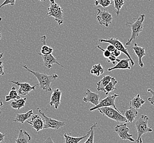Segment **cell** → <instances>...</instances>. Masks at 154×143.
Returning a JSON list of instances; mask_svg holds the SVG:
<instances>
[{
	"instance_id": "obj_1",
	"label": "cell",
	"mask_w": 154,
	"mask_h": 143,
	"mask_svg": "<svg viewBox=\"0 0 154 143\" xmlns=\"http://www.w3.org/2000/svg\"><path fill=\"white\" fill-rule=\"evenodd\" d=\"M145 17V14H140L138 18H134L126 23L125 25L131 28L132 30L131 37L126 43L127 46H130L133 41L138 37L140 33L143 31L144 28L143 22Z\"/></svg>"
},
{
	"instance_id": "obj_2",
	"label": "cell",
	"mask_w": 154,
	"mask_h": 143,
	"mask_svg": "<svg viewBox=\"0 0 154 143\" xmlns=\"http://www.w3.org/2000/svg\"><path fill=\"white\" fill-rule=\"evenodd\" d=\"M23 67L28 71L31 73L34 76L37 78L38 81V85L41 89L46 91H52V89L51 87V84L53 81L57 80L58 78V75L57 74H53L51 75H47L45 73H41L40 72L32 71L28 68L26 65H23Z\"/></svg>"
},
{
	"instance_id": "obj_3",
	"label": "cell",
	"mask_w": 154,
	"mask_h": 143,
	"mask_svg": "<svg viewBox=\"0 0 154 143\" xmlns=\"http://www.w3.org/2000/svg\"><path fill=\"white\" fill-rule=\"evenodd\" d=\"M49 7L47 8L48 12L47 16L52 17L59 25L64 22V14L62 7L56 3L54 0H49Z\"/></svg>"
},
{
	"instance_id": "obj_4",
	"label": "cell",
	"mask_w": 154,
	"mask_h": 143,
	"mask_svg": "<svg viewBox=\"0 0 154 143\" xmlns=\"http://www.w3.org/2000/svg\"><path fill=\"white\" fill-rule=\"evenodd\" d=\"M148 121L149 117L147 116L141 115L136 122L135 127L138 133V137L136 140L137 143H139L140 139L143 134L150 133L152 131V129L148 126Z\"/></svg>"
},
{
	"instance_id": "obj_5",
	"label": "cell",
	"mask_w": 154,
	"mask_h": 143,
	"mask_svg": "<svg viewBox=\"0 0 154 143\" xmlns=\"http://www.w3.org/2000/svg\"><path fill=\"white\" fill-rule=\"evenodd\" d=\"M100 112L104 116H106L110 119L114 120L117 122H125L127 123L125 116L121 115L120 111L116 110L112 107H105L98 109Z\"/></svg>"
},
{
	"instance_id": "obj_6",
	"label": "cell",
	"mask_w": 154,
	"mask_h": 143,
	"mask_svg": "<svg viewBox=\"0 0 154 143\" xmlns=\"http://www.w3.org/2000/svg\"><path fill=\"white\" fill-rule=\"evenodd\" d=\"M99 42H100L102 43H109L110 45H113L116 50L120 51V52L125 54L128 57V59H130V61L132 64V66L134 65V62L133 61L132 57L130 56V53H128L127 49L124 46V45L122 43V42H121L117 38L111 37V38L107 39H99Z\"/></svg>"
},
{
	"instance_id": "obj_7",
	"label": "cell",
	"mask_w": 154,
	"mask_h": 143,
	"mask_svg": "<svg viewBox=\"0 0 154 143\" xmlns=\"http://www.w3.org/2000/svg\"><path fill=\"white\" fill-rule=\"evenodd\" d=\"M37 110L38 111V112H40L41 116L43 117V121L45 123L44 129L52 128L55 130H58L60 128L63 127L66 125L65 123L63 122L58 121L47 117L45 114V113L42 112V111L38 107H37Z\"/></svg>"
},
{
	"instance_id": "obj_8",
	"label": "cell",
	"mask_w": 154,
	"mask_h": 143,
	"mask_svg": "<svg viewBox=\"0 0 154 143\" xmlns=\"http://www.w3.org/2000/svg\"><path fill=\"white\" fill-rule=\"evenodd\" d=\"M119 97V95H118L117 94H114L112 95H108V97H105V99L100 101V102L97 105L90 108L89 111H93L96 110H98L99 108L105 107H113L116 110L119 111L115 105V99L116 97Z\"/></svg>"
},
{
	"instance_id": "obj_9",
	"label": "cell",
	"mask_w": 154,
	"mask_h": 143,
	"mask_svg": "<svg viewBox=\"0 0 154 143\" xmlns=\"http://www.w3.org/2000/svg\"><path fill=\"white\" fill-rule=\"evenodd\" d=\"M130 129L127 127L126 123L121 125H117L115 127V131L117 133L121 139L130 140L131 141H134L132 138V134H129Z\"/></svg>"
},
{
	"instance_id": "obj_10",
	"label": "cell",
	"mask_w": 154,
	"mask_h": 143,
	"mask_svg": "<svg viewBox=\"0 0 154 143\" xmlns=\"http://www.w3.org/2000/svg\"><path fill=\"white\" fill-rule=\"evenodd\" d=\"M97 11L98 13L97 14V19L99 24L108 27L113 19L112 16L107 11H101L99 8L97 9Z\"/></svg>"
},
{
	"instance_id": "obj_11",
	"label": "cell",
	"mask_w": 154,
	"mask_h": 143,
	"mask_svg": "<svg viewBox=\"0 0 154 143\" xmlns=\"http://www.w3.org/2000/svg\"><path fill=\"white\" fill-rule=\"evenodd\" d=\"M11 83H12L13 84H16L17 86L19 87V89L18 91V93L20 95H26L30 92H31L32 90H35L36 87L38 84L34 85L33 86H31L28 83H20L19 81H11Z\"/></svg>"
},
{
	"instance_id": "obj_12",
	"label": "cell",
	"mask_w": 154,
	"mask_h": 143,
	"mask_svg": "<svg viewBox=\"0 0 154 143\" xmlns=\"http://www.w3.org/2000/svg\"><path fill=\"white\" fill-rule=\"evenodd\" d=\"M27 123L30 124L32 126V127L37 131V132L39 131L44 129L45 123L42 118L38 115H32L31 117L30 121H26Z\"/></svg>"
},
{
	"instance_id": "obj_13",
	"label": "cell",
	"mask_w": 154,
	"mask_h": 143,
	"mask_svg": "<svg viewBox=\"0 0 154 143\" xmlns=\"http://www.w3.org/2000/svg\"><path fill=\"white\" fill-rule=\"evenodd\" d=\"M86 97H84L83 101L85 103H92L94 106H96L100 102V95L91 91L89 89H87L86 93Z\"/></svg>"
},
{
	"instance_id": "obj_14",
	"label": "cell",
	"mask_w": 154,
	"mask_h": 143,
	"mask_svg": "<svg viewBox=\"0 0 154 143\" xmlns=\"http://www.w3.org/2000/svg\"><path fill=\"white\" fill-rule=\"evenodd\" d=\"M39 55H40L42 59H43L44 65L47 68H51L53 67L54 64H57L58 65L60 66L62 68H64V67L60 64L57 61L56 58L53 55L52 53L49 54L48 55H43L40 53H38Z\"/></svg>"
},
{
	"instance_id": "obj_15",
	"label": "cell",
	"mask_w": 154,
	"mask_h": 143,
	"mask_svg": "<svg viewBox=\"0 0 154 143\" xmlns=\"http://www.w3.org/2000/svg\"><path fill=\"white\" fill-rule=\"evenodd\" d=\"M61 97H62V91L59 89H54L53 90L51 97V101L49 102V105L51 106H54L55 109L57 110L60 104Z\"/></svg>"
},
{
	"instance_id": "obj_16",
	"label": "cell",
	"mask_w": 154,
	"mask_h": 143,
	"mask_svg": "<svg viewBox=\"0 0 154 143\" xmlns=\"http://www.w3.org/2000/svg\"><path fill=\"white\" fill-rule=\"evenodd\" d=\"M132 49L134 51V52H135L136 55L138 58L139 65L141 68H143L144 65L142 61V58L146 55L145 49L142 47L138 46L137 44L135 43L134 44V46L132 47Z\"/></svg>"
},
{
	"instance_id": "obj_17",
	"label": "cell",
	"mask_w": 154,
	"mask_h": 143,
	"mask_svg": "<svg viewBox=\"0 0 154 143\" xmlns=\"http://www.w3.org/2000/svg\"><path fill=\"white\" fill-rule=\"evenodd\" d=\"M129 62H130V59H120V61L114 67L108 68V71L110 72L115 69H131Z\"/></svg>"
},
{
	"instance_id": "obj_18",
	"label": "cell",
	"mask_w": 154,
	"mask_h": 143,
	"mask_svg": "<svg viewBox=\"0 0 154 143\" xmlns=\"http://www.w3.org/2000/svg\"><path fill=\"white\" fill-rule=\"evenodd\" d=\"M91 130H92V128L91 127L88 132L83 137H71L66 133H65L64 134V137L65 138V143H79L81 140L86 138L87 137H89V135L91 134Z\"/></svg>"
},
{
	"instance_id": "obj_19",
	"label": "cell",
	"mask_w": 154,
	"mask_h": 143,
	"mask_svg": "<svg viewBox=\"0 0 154 143\" xmlns=\"http://www.w3.org/2000/svg\"><path fill=\"white\" fill-rule=\"evenodd\" d=\"M31 140L30 135L27 132L20 129L19 132L18 137L16 139V143H29Z\"/></svg>"
},
{
	"instance_id": "obj_20",
	"label": "cell",
	"mask_w": 154,
	"mask_h": 143,
	"mask_svg": "<svg viewBox=\"0 0 154 143\" xmlns=\"http://www.w3.org/2000/svg\"><path fill=\"white\" fill-rule=\"evenodd\" d=\"M138 112L137 110L132 107H130V109L127 110L125 112V117L126 119L127 122L132 123L137 117Z\"/></svg>"
},
{
	"instance_id": "obj_21",
	"label": "cell",
	"mask_w": 154,
	"mask_h": 143,
	"mask_svg": "<svg viewBox=\"0 0 154 143\" xmlns=\"http://www.w3.org/2000/svg\"><path fill=\"white\" fill-rule=\"evenodd\" d=\"M145 103V101L142 99L140 95L137 94L130 101V107H132L137 110L141 108L142 105H144Z\"/></svg>"
},
{
	"instance_id": "obj_22",
	"label": "cell",
	"mask_w": 154,
	"mask_h": 143,
	"mask_svg": "<svg viewBox=\"0 0 154 143\" xmlns=\"http://www.w3.org/2000/svg\"><path fill=\"white\" fill-rule=\"evenodd\" d=\"M32 115H33V111L32 110L23 114L18 113L17 114L16 118L13 121L23 123L25 122L29 118H30Z\"/></svg>"
},
{
	"instance_id": "obj_23",
	"label": "cell",
	"mask_w": 154,
	"mask_h": 143,
	"mask_svg": "<svg viewBox=\"0 0 154 143\" xmlns=\"http://www.w3.org/2000/svg\"><path fill=\"white\" fill-rule=\"evenodd\" d=\"M111 78V77L110 75H105L104 77H103V78L97 83V90L98 91H104L105 87L110 82Z\"/></svg>"
},
{
	"instance_id": "obj_24",
	"label": "cell",
	"mask_w": 154,
	"mask_h": 143,
	"mask_svg": "<svg viewBox=\"0 0 154 143\" xmlns=\"http://www.w3.org/2000/svg\"><path fill=\"white\" fill-rule=\"evenodd\" d=\"M41 39H42V41L43 46L41 47V54H42L43 55H48L52 53L53 51V48L46 45L45 42H46V37L43 36Z\"/></svg>"
},
{
	"instance_id": "obj_25",
	"label": "cell",
	"mask_w": 154,
	"mask_h": 143,
	"mask_svg": "<svg viewBox=\"0 0 154 143\" xmlns=\"http://www.w3.org/2000/svg\"><path fill=\"white\" fill-rule=\"evenodd\" d=\"M117 83L118 81L114 77H111L110 82L107 84V85L105 87L104 89V91L105 92V95H108L110 92L113 91L114 90H116L115 85L117 84Z\"/></svg>"
},
{
	"instance_id": "obj_26",
	"label": "cell",
	"mask_w": 154,
	"mask_h": 143,
	"mask_svg": "<svg viewBox=\"0 0 154 143\" xmlns=\"http://www.w3.org/2000/svg\"><path fill=\"white\" fill-rule=\"evenodd\" d=\"M26 101V98H20L18 100H16L11 103V106L13 109L20 110V109L24 107L25 103Z\"/></svg>"
},
{
	"instance_id": "obj_27",
	"label": "cell",
	"mask_w": 154,
	"mask_h": 143,
	"mask_svg": "<svg viewBox=\"0 0 154 143\" xmlns=\"http://www.w3.org/2000/svg\"><path fill=\"white\" fill-rule=\"evenodd\" d=\"M104 72V69L103 68V67L100 63L94 65L90 71V73L91 75H96L97 77L100 76Z\"/></svg>"
},
{
	"instance_id": "obj_28",
	"label": "cell",
	"mask_w": 154,
	"mask_h": 143,
	"mask_svg": "<svg viewBox=\"0 0 154 143\" xmlns=\"http://www.w3.org/2000/svg\"><path fill=\"white\" fill-rule=\"evenodd\" d=\"M21 97H19L18 95V91L16 90V88L14 87H12L11 90L9 92V94L6 96L5 97V101L8 102L11 100H18L20 99Z\"/></svg>"
},
{
	"instance_id": "obj_29",
	"label": "cell",
	"mask_w": 154,
	"mask_h": 143,
	"mask_svg": "<svg viewBox=\"0 0 154 143\" xmlns=\"http://www.w3.org/2000/svg\"><path fill=\"white\" fill-rule=\"evenodd\" d=\"M111 2L114 3L113 8L115 11V13L117 16H119L121 9L125 4V0H112Z\"/></svg>"
},
{
	"instance_id": "obj_30",
	"label": "cell",
	"mask_w": 154,
	"mask_h": 143,
	"mask_svg": "<svg viewBox=\"0 0 154 143\" xmlns=\"http://www.w3.org/2000/svg\"><path fill=\"white\" fill-rule=\"evenodd\" d=\"M112 4L111 0H95V5L98 6L99 5L105 8Z\"/></svg>"
},
{
	"instance_id": "obj_31",
	"label": "cell",
	"mask_w": 154,
	"mask_h": 143,
	"mask_svg": "<svg viewBox=\"0 0 154 143\" xmlns=\"http://www.w3.org/2000/svg\"><path fill=\"white\" fill-rule=\"evenodd\" d=\"M97 123H95L94 124L91 126L92 128V130L91 134L89 135V137L88 138V139H87L86 141L83 143H94V128L97 127Z\"/></svg>"
},
{
	"instance_id": "obj_32",
	"label": "cell",
	"mask_w": 154,
	"mask_h": 143,
	"mask_svg": "<svg viewBox=\"0 0 154 143\" xmlns=\"http://www.w3.org/2000/svg\"><path fill=\"white\" fill-rule=\"evenodd\" d=\"M96 47H97V48H98L99 50H101L103 51V56L105 57V59H108L110 56H111V52H110L108 50H105V49H103V48H102L99 45H97Z\"/></svg>"
},
{
	"instance_id": "obj_33",
	"label": "cell",
	"mask_w": 154,
	"mask_h": 143,
	"mask_svg": "<svg viewBox=\"0 0 154 143\" xmlns=\"http://www.w3.org/2000/svg\"><path fill=\"white\" fill-rule=\"evenodd\" d=\"M16 0H5L3 3H2L1 5H0V9L4 6H6L7 5H10L11 6H14L15 3H16Z\"/></svg>"
},
{
	"instance_id": "obj_34",
	"label": "cell",
	"mask_w": 154,
	"mask_h": 143,
	"mask_svg": "<svg viewBox=\"0 0 154 143\" xmlns=\"http://www.w3.org/2000/svg\"><path fill=\"white\" fill-rule=\"evenodd\" d=\"M148 92L150 93L152 95V97H148V101H149L152 105L154 106V91L151 89H148Z\"/></svg>"
},
{
	"instance_id": "obj_35",
	"label": "cell",
	"mask_w": 154,
	"mask_h": 143,
	"mask_svg": "<svg viewBox=\"0 0 154 143\" xmlns=\"http://www.w3.org/2000/svg\"><path fill=\"white\" fill-rule=\"evenodd\" d=\"M116 59L117 58L115 56L111 55V56H110L108 59H107V61L108 62H111L112 64H115V62H116Z\"/></svg>"
},
{
	"instance_id": "obj_36",
	"label": "cell",
	"mask_w": 154,
	"mask_h": 143,
	"mask_svg": "<svg viewBox=\"0 0 154 143\" xmlns=\"http://www.w3.org/2000/svg\"><path fill=\"white\" fill-rule=\"evenodd\" d=\"M121 54V52H120V51H119V50H116V49H115L114 52L111 53V55H112L115 56L116 58L119 57V56H120Z\"/></svg>"
},
{
	"instance_id": "obj_37",
	"label": "cell",
	"mask_w": 154,
	"mask_h": 143,
	"mask_svg": "<svg viewBox=\"0 0 154 143\" xmlns=\"http://www.w3.org/2000/svg\"><path fill=\"white\" fill-rule=\"evenodd\" d=\"M115 49H116L115 48V47H114L113 45H110V44L107 47V49H106V50L109 51L110 52H111V53L113 52Z\"/></svg>"
},
{
	"instance_id": "obj_38",
	"label": "cell",
	"mask_w": 154,
	"mask_h": 143,
	"mask_svg": "<svg viewBox=\"0 0 154 143\" xmlns=\"http://www.w3.org/2000/svg\"><path fill=\"white\" fill-rule=\"evenodd\" d=\"M3 69H4V67H3L2 62L1 61H0V75H5Z\"/></svg>"
},
{
	"instance_id": "obj_39",
	"label": "cell",
	"mask_w": 154,
	"mask_h": 143,
	"mask_svg": "<svg viewBox=\"0 0 154 143\" xmlns=\"http://www.w3.org/2000/svg\"><path fill=\"white\" fill-rule=\"evenodd\" d=\"M43 143H54V142L53 141L51 137H48L46 139L43 141Z\"/></svg>"
},
{
	"instance_id": "obj_40",
	"label": "cell",
	"mask_w": 154,
	"mask_h": 143,
	"mask_svg": "<svg viewBox=\"0 0 154 143\" xmlns=\"http://www.w3.org/2000/svg\"><path fill=\"white\" fill-rule=\"evenodd\" d=\"M5 137V133H2L0 132V143L2 141H4V138Z\"/></svg>"
},
{
	"instance_id": "obj_41",
	"label": "cell",
	"mask_w": 154,
	"mask_h": 143,
	"mask_svg": "<svg viewBox=\"0 0 154 143\" xmlns=\"http://www.w3.org/2000/svg\"><path fill=\"white\" fill-rule=\"evenodd\" d=\"M3 103H2V100L0 98V115H1V110H2L1 107H2V106H3Z\"/></svg>"
},
{
	"instance_id": "obj_42",
	"label": "cell",
	"mask_w": 154,
	"mask_h": 143,
	"mask_svg": "<svg viewBox=\"0 0 154 143\" xmlns=\"http://www.w3.org/2000/svg\"><path fill=\"white\" fill-rule=\"evenodd\" d=\"M3 57V53H0V59H1V58H2Z\"/></svg>"
},
{
	"instance_id": "obj_43",
	"label": "cell",
	"mask_w": 154,
	"mask_h": 143,
	"mask_svg": "<svg viewBox=\"0 0 154 143\" xmlns=\"http://www.w3.org/2000/svg\"><path fill=\"white\" fill-rule=\"evenodd\" d=\"M138 143H143V140H142V138L140 139V140H139V141Z\"/></svg>"
},
{
	"instance_id": "obj_44",
	"label": "cell",
	"mask_w": 154,
	"mask_h": 143,
	"mask_svg": "<svg viewBox=\"0 0 154 143\" xmlns=\"http://www.w3.org/2000/svg\"><path fill=\"white\" fill-rule=\"evenodd\" d=\"M1 37H2V35H1V33L0 31V40L1 39Z\"/></svg>"
},
{
	"instance_id": "obj_45",
	"label": "cell",
	"mask_w": 154,
	"mask_h": 143,
	"mask_svg": "<svg viewBox=\"0 0 154 143\" xmlns=\"http://www.w3.org/2000/svg\"><path fill=\"white\" fill-rule=\"evenodd\" d=\"M39 1H45V0H38Z\"/></svg>"
},
{
	"instance_id": "obj_46",
	"label": "cell",
	"mask_w": 154,
	"mask_h": 143,
	"mask_svg": "<svg viewBox=\"0 0 154 143\" xmlns=\"http://www.w3.org/2000/svg\"><path fill=\"white\" fill-rule=\"evenodd\" d=\"M2 20V18L0 17V21H1Z\"/></svg>"
},
{
	"instance_id": "obj_47",
	"label": "cell",
	"mask_w": 154,
	"mask_h": 143,
	"mask_svg": "<svg viewBox=\"0 0 154 143\" xmlns=\"http://www.w3.org/2000/svg\"><path fill=\"white\" fill-rule=\"evenodd\" d=\"M142 1H144V0H142ZM149 1H151V0H148Z\"/></svg>"
}]
</instances>
